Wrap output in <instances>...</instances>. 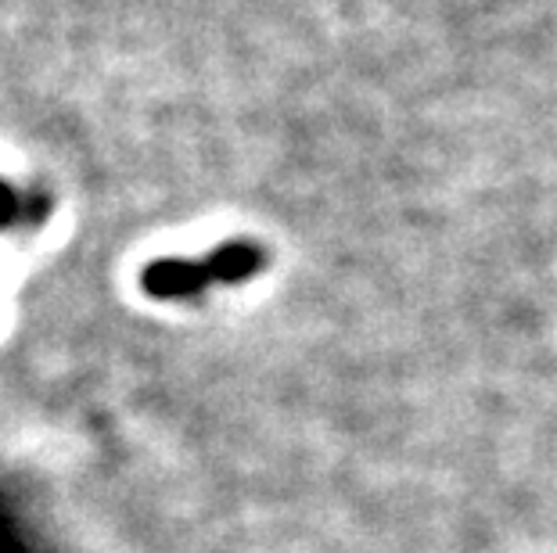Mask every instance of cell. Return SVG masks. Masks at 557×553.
Instances as JSON below:
<instances>
[{
	"label": "cell",
	"mask_w": 557,
	"mask_h": 553,
	"mask_svg": "<svg viewBox=\"0 0 557 553\" xmlns=\"http://www.w3.org/2000/svg\"><path fill=\"white\" fill-rule=\"evenodd\" d=\"M263 266V255L252 244H231L220 255H212L209 263L201 266H162L156 277H151V288L159 296H191L201 291L209 280H245L252 277L256 269Z\"/></svg>",
	"instance_id": "obj_1"
}]
</instances>
